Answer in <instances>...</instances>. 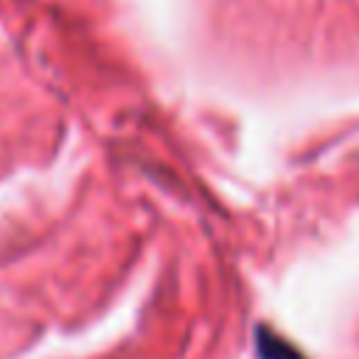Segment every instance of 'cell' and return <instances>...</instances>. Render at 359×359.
<instances>
[{"label": "cell", "mask_w": 359, "mask_h": 359, "mask_svg": "<svg viewBox=\"0 0 359 359\" xmlns=\"http://www.w3.org/2000/svg\"><path fill=\"white\" fill-rule=\"evenodd\" d=\"M258 351H261V359H303L294 348L280 342L275 334H261L258 337Z\"/></svg>", "instance_id": "1"}]
</instances>
